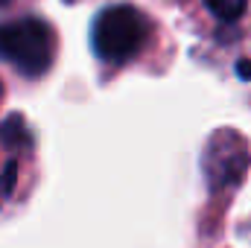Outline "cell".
Instances as JSON below:
<instances>
[{
	"instance_id": "cell-5",
	"label": "cell",
	"mask_w": 251,
	"mask_h": 248,
	"mask_svg": "<svg viewBox=\"0 0 251 248\" xmlns=\"http://www.w3.org/2000/svg\"><path fill=\"white\" fill-rule=\"evenodd\" d=\"M0 99H3V85H0Z\"/></svg>"
},
{
	"instance_id": "cell-3",
	"label": "cell",
	"mask_w": 251,
	"mask_h": 248,
	"mask_svg": "<svg viewBox=\"0 0 251 248\" xmlns=\"http://www.w3.org/2000/svg\"><path fill=\"white\" fill-rule=\"evenodd\" d=\"M213 35H240L251 24V0H199Z\"/></svg>"
},
{
	"instance_id": "cell-4",
	"label": "cell",
	"mask_w": 251,
	"mask_h": 248,
	"mask_svg": "<svg viewBox=\"0 0 251 248\" xmlns=\"http://www.w3.org/2000/svg\"><path fill=\"white\" fill-rule=\"evenodd\" d=\"M9 3H15V0H0V6H9Z\"/></svg>"
},
{
	"instance_id": "cell-2",
	"label": "cell",
	"mask_w": 251,
	"mask_h": 248,
	"mask_svg": "<svg viewBox=\"0 0 251 248\" xmlns=\"http://www.w3.org/2000/svg\"><path fill=\"white\" fill-rule=\"evenodd\" d=\"M56 59V32L41 18L0 21V62L12 64L21 76L38 79Z\"/></svg>"
},
{
	"instance_id": "cell-1",
	"label": "cell",
	"mask_w": 251,
	"mask_h": 248,
	"mask_svg": "<svg viewBox=\"0 0 251 248\" xmlns=\"http://www.w3.org/2000/svg\"><path fill=\"white\" fill-rule=\"evenodd\" d=\"M158 38V24L131 3L105 6L91 24L94 56L108 67L137 62Z\"/></svg>"
}]
</instances>
